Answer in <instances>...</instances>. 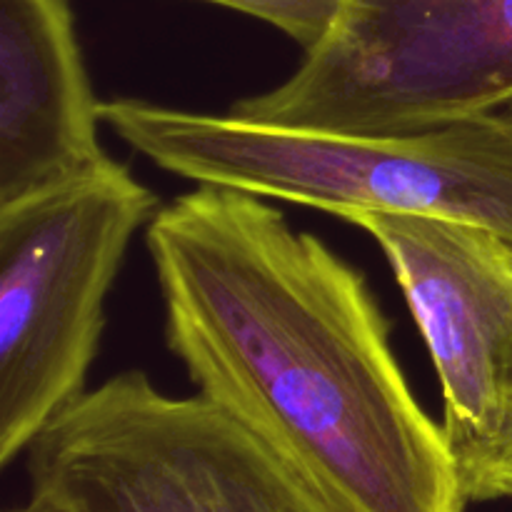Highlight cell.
<instances>
[{"instance_id":"ba28073f","label":"cell","mask_w":512,"mask_h":512,"mask_svg":"<svg viewBox=\"0 0 512 512\" xmlns=\"http://www.w3.org/2000/svg\"><path fill=\"white\" fill-rule=\"evenodd\" d=\"M203 3L263 20L295 40L303 53H308L333 30L343 0H203Z\"/></svg>"},{"instance_id":"5b68a950","label":"cell","mask_w":512,"mask_h":512,"mask_svg":"<svg viewBox=\"0 0 512 512\" xmlns=\"http://www.w3.org/2000/svg\"><path fill=\"white\" fill-rule=\"evenodd\" d=\"M512 105V0H343L288 80L238 118L318 133L433 128Z\"/></svg>"},{"instance_id":"30bf717a","label":"cell","mask_w":512,"mask_h":512,"mask_svg":"<svg viewBox=\"0 0 512 512\" xmlns=\"http://www.w3.org/2000/svg\"><path fill=\"white\" fill-rule=\"evenodd\" d=\"M5 512H35L30 505H20V508H13V510H5Z\"/></svg>"},{"instance_id":"9c48e42d","label":"cell","mask_w":512,"mask_h":512,"mask_svg":"<svg viewBox=\"0 0 512 512\" xmlns=\"http://www.w3.org/2000/svg\"><path fill=\"white\" fill-rule=\"evenodd\" d=\"M468 503L512 500V410L483 450L458 463Z\"/></svg>"},{"instance_id":"6da1fadb","label":"cell","mask_w":512,"mask_h":512,"mask_svg":"<svg viewBox=\"0 0 512 512\" xmlns=\"http://www.w3.org/2000/svg\"><path fill=\"white\" fill-rule=\"evenodd\" d=\"M145 245L165 343L198 395L348 512H465L445 428L358 268L265 198L205 183L155 210Z\"/></svg>"},{"instance_id":"52a82bcc","label":"cell","mask_w":512,"mask_h":512,"mask_svg":"<svg viewBox=\"0 0 512 512\" xmlns=\"http://www.w3.org/2000/svg\"><path fill=\"white\" fill-rule=\"evenodd\" d=\"M100 105L70 0H0V208L98 170Z\"/></svg>"},{"instance_id":"3957f363","label":"cell","mask_w":512,"mask_h":512,"mask_svg":"<svg viewBox=\"0 0 512 512\" xmlns=\"http://www.w3.org/2000/svg\"><path fill=\"white\" fill-rule=\"evenodd\" d=\"M25 473L35 512H348L223 408L163 393L143 370L60 413Z\"/></svg>"},{"instance_id":"8992f818","label":"cell","mask_w":512,"mask_h":512,"mask_svg":"<svg viewBox=\"0 0 512 512\" xmlns=\"http://www.w3.org/2000/svg\"><path fill=\"white\" fill-rule=\"evenodd\" d=\"M405 293L443 388L455 463L483 450L512 410V240L450 218L355 213Z\"/></svg>"},{"instance_id":"277c9868","label":"cell","mask_w":512,"mask_h":512,"mask_svg":"<svg viewBox=\"0 0 512 512\" xmlns=\"http://www.w3.org/2000/svg\"><path fill=\"white\" fill-rule=\"evenodd\" d=\"M158 198L128 165L0 208V465L78 403L105 330V300Z\"/></svg>"},{"instance_id":"7a4b0ae2","label":"cell","mask_w":512,"mask_h":512,"mask_svg":"<svg viewBox=\"0 0 512 512\" xmlns=\"http://www.w3.org/2000/svg\"><path fill=\"white\" fill-rule=\"evenodd\" d=\"M128 148L185 180L355 213L450 218L512 240V115L345 135L195 113L138 98L100 105Z\"/></svg>"}]
</instances>
